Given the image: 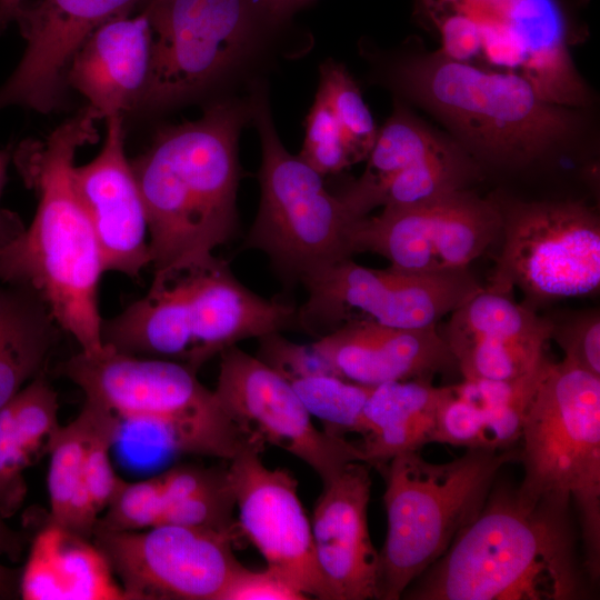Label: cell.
Wrapping results in <instances>:
<instances>
[{"instance_id":"1","label":"cell","mask_w":600,"mask_h":600,"mask_svg":"<svg viewBox=\"0 0 600 600\" xmlns=\"http://www.w3.org/2000/svg\"><path fill=\"white\" fill-rule=\"evenodd\" d=\"M98 120L86 106L44 139L13 147L11 160L38 203L30 226L0 250V282L34 293L86 354L103 349L98 290L104 271L72 170L77 150L98 140Z\"/></svg>"},{"instance_id":"2","label":"cell","mask_w":600,"mask_h":600,"mask_svg":"<svg viewBox=\"0 0 600 600\" xmlns=\"http://www.w3.org/2000/svg\"><path fill=\"white\" fill-rule=\"evenodd\" d=\"M571 500L526 499L491 489L477 518L414 579L410 600H580L587 573L578 560Z\"/></svg>"},{"instance_id":"3","label":"cell","mask_w":600,"mask_h":600,"mask_svg":"<svg viewBox=\"0 0 600 600\" xmlns=\"http://www.w3.org/2000/svg\"><path fill=\"white\" fill-rule=\"evenodd\" d=\"M250 108L210 104L193 121L159 129L130 161L142 197L153 274L203 262L239 230L238 140Z\"/></svg>"},{"instance_id":"4","label":"cell","mask_w":600,"mask_h":600,"mask_svg":"<svg viewBox=\"0 0 600 600\" xmlns=\"http://www.w3.org/2000/svg\"><path fill=\"white\" fill-rule=\"evenodd\" d=\"M392 81L447 126L468 153L494 164H530L566 144L578 129L571 108L547 101L526 79L439 51L398 62Z\"/></svg>"},{"instance_id":"5","label":"cell","mask_w":600,"mask_h":600,"mask_svg":"<svg viewBox=\"0 0 600 600\" xmlns=\"http://www.w3.org/2000/svg\"><path fill=\"white\" fill-rule=\"evenodd\" d=\"M518 461L519 448L513 447L467 449L443 463L409 451L383 464L388 526L379 552L378 599H400L477 518L499 471Z\"/></svg>"},{"instance_id":"6","label":"cell","mask_w":600,"mask_h":600,"mask_svg":"<svg viewBox=\"0 0 600 600\" xmlns=\"http://www.w3.org/2000/svg\"><path fill=\"white\" fill-rule=\"evenodd\" d=\"M443 56L529 81L547 101L587 106L589 91L573 63L577 40L563 0H416Z\"/></svg>"},{"instance_id":"7","label":"cell","mask_w":600,"mask_h":600,"mask_svg":"<svg viewBox=\"0 0 600 600\" xmlns=\"http://www.w3.org/2000/svg\"><path fill=\"white\" fill-rule=\"evenodd\" d=\"M61 371L87 401L111 411L121 422L146 426L154 441L171 451L230 461L257 447L186 363L103 346L97 354L72 356Z\"/></svg>"},{"instance_id":"8","label":"cell","mask_w":600,"mask_h":600,"mask_svg":"<svg viewBox=\"0 0 600 600\" xmlns=\"http://www.w3.org/2000/svg\"><path fill=\"white\" fill-rule=\"evenodd\" d=\"M520 496L568 498L578 511L591 582L600 577V377L547 361L521 431Z\"/></svg>"},{"instance_id":"9","label":"cell","mask_w":600,"mask_h":600,"mask_svg":"<svg viewBox=\"0 0 600 600\" xmlns=\"http://www.w3.org/2000/svg\"><path fill=\"white\" fill-rule=\"evenodd\" d=\"M248 104L261 141V193L242 248L266 253L291 287L310 271L353 256L349 229L356 219L326 189L322 176L283 147L263 86H253Z\"/></svg>"},{"instance_id":"10","label":"cell","mask_w":600,"mask_h":600,"mask_svg":"<svg viewBox=\"0 0 600 600\" xmlns=\"http://www.w3.org/2000/svg\"><path fill=\"white\" fill-rule=\"evenodd\" d=\"M499 203L501 250L489 290L511 294L538 307L583 297L600 287V222L578 201Z\"/></svg>"},{"instance_id":"11","label":"cell","mask_w":600,"mask_h":600,"mask_svg":"<svg viewBox=\"0 0 600 600\" xmlns=\"http://www.w3.org/2000/svg\"><path fill=\"white\" fill-rule=\"evenodd\" d=\"M307 300L297 308V327L317 338L354 321L387 327H434L483 287L468 268L409 272L372 269L351 258L302 277Z\"/></svg>"},{"instance_id":"12","label":"cell","mask_w":600,"mask_h":600,"mask_svg":"<svg viewBox=\"0 0 600 600\" xmlns=\"http://www.w3.org/2000/svg\"><path fill=\"white\" fill-rule=\"evenodd\" d=\"M141 11L152 30L150 74L140 106L188 99L229 73L268 28L257 0H158Z\"/></svg>"},{"instance_id":"13","label":"cell","mask_w":600,"mask_h":600,"mask_svg":"<svg viewBox=\"0 0 600 600\" xmlns=\"http://www.w3.org/2000/svg\"><path fill=\"white\" fill-rule=\"evenodd\" d=\"M498 201L458 190L429 201L386 206L349 229L352 254L372 252L409 272L468 268L501 236Z\"/></svg>"},{"instance_id":"14","label":"cell","mask_w":600,"mask_h":600,"mask_svg":"<svg viewBox=\"0 0 600 600\" xmlns=\"http://www.w3.org/2000/svg\"><path fill=\"white\" fill-rule=\"evenodd\" d=\"M234 533L159 524L133 531L96 530L129 600H219L240 566Z\"/></svg>"},{"instance_id":"15","label":"cell","mask_w":600,"mask_h":600,"mask_svg":"<svg viewBox=\"0 0 600 600\" xmlns=\"http://www.w3.org/2000/svg\"><path fill=\"white\" fill-rule=\"evenodd\" d=\"M220 357L214 396L250 438L302 460L322 483L348 463L364 462L360 444L319 430L291 384L256 356L231 346Z\"/></svg>"},{"instance_id":"16","label":"cell","mask_w":600,"mask_h":600,"mask_svg":"<svg viewBox=\"0 0 600 600\" xmlns=\"http://www.w3.org/2000/svg\"><path fill=\"white\" fill-rule=\"evenodd\" d=\"M250 448L230 460L227 478L239 510V527L267 561L308 598L332 600L318 567L311 522L298 496L297 479L261 461Z\"/></svg>"},{"instance_id":"17","label":"cell","mask_w":600,"mask_h":600,"mask_svg":"<svg viewBox=\"0 0 600 600\" xmlns=\"http://www.w3.org/2000/svg\"><path fill=\"white\" fill-rule=\"evenodd\" d=\"M147 0H33L14 20L26 41L13 72L0 87V110L19 106L40 113L61 102L69 63L104 22L129 16Z\"/></svg>"},{"instance_id":"18","label":"cell","mask_w":600,"mask_h":600,"mask_svg":"<svg viewBox=\"0 0 600 600\" xmlns=\"http://www.w3.org/2000/svg\"><path fill=\"white\" fill-rule=\"evenodd\" d=\"M550 330L546 316L482 288L451 312L441 336L463 379L511 380L546 358Z\"/></svg>"},{"instance_id":"19","label":"cell","mask_w":600,"mask_h":600,"mask_svg":"<svg viewBox=\"0 0 600 600\" xmlns=\"http://www.w3.org/2000/svg\"><path fill=\"white\" fill-rule=\"evenodd\" d=\"M99 153L76 166L72 179L99 247L103 271L138 277L151 264L147 214L123 146L122 117L106 119Z\"/></svg>"},{"instance_id":"20","label":"cell","mask_w":600,"mask_h":600,"mask_svg":"<svg viewBox=\"0 0 600 600\" xmlns=\"http://www.w3.org/2000/svg\"><path fill=\"white\" fill-rule=\"evenodd\" d=\"M370 466L348 463L323 483L311 530L314 554L332 600L378 599L379 551L368 528Z\"/></svg>"},{"instance_id":"21","label":"cell","mask_w":600,"mask_h":600,"mask_svg":"<svg viewBox=\"0 0 600 600\" xmlns=\"http://www.w3.org/2000/svg\"><path fill=\"white\" fill-rule=\"evenodd\" d=\"M311 346L338 376L369 387L431 380L437 373L458 368L436 326L403 329L354 321L318 338Z\"/></svg>"},{"instance_id":"22","label":"cell","mask_w":600,"mask_h":600,"mask_svg":"<svg viewBox=\"0 0 600 600\" xmlns=\"http://www.w3.org/2000/svg\"><path fill=\"white\" fill-rule=\"evenodd\" d=\"M151 54L148 14L117 17L97 28L79 48L66 82L86 98L100 119L122 117L141 103Z\"/></svg>"},{"instance_id":"23","label":"cell","mask_w":600,"mask_h":600,"mask_svg":"<svg viewBox=\"0 0 600 600\" xmlns=\"http://www.w3.org/2000/svg\"><path fill=\"white\" fill-rule=\"evenodd\" d=\"M24 600H129L92 538L47 519L19 577Z\"/></svg>"},{"instance_id":"24","label":"cell","mask_w":600,"mask_h":600,"mask_svg":"<svg viewBox=\"0 0 600 600\" xmlns=\"http://www.w3.org/2000/svg\"><path fill=\"white\" fill-rule=\"evenodd\" d=\"M446 387L430 380L391 381L372 387L363 409L364 462L380 469L393 457L433 442Z\"/></svg>"},{"instance_id":"25","label":"cell","mask_w":600,"mask_h":600,"mask_svg":"<svg viewBox=\"0 0 600 600\" xmlns=\"http://www.w3.org/2000/svg\"><path fill=\"white\" fill-rule=\"evenodd\" d=\"M58 394L42 376L28 382L0 410V514L7 519L27 496L24 471L41 454L60 427Z\"/></svg>"},{"instance_id":"26","label":"cell","mask_w":600,"mask_h":600,"mask_svg":"<svg viewBox=\"0 0 600 600\" xmlns=\"http://www.w3.org/2000/svg\"><path fill=\"white\" fill-rule=\"evenodd\" d=\"M58 329L34 293L0 282V410L40 374Z\"/></svg>"},{"instance_id":"27","label":"cell","mask_w":600,"mask_h":600,"mask_svg":"<svg viewBox=\"0 0 600 600\" xmlns=\"http://www.w3.org/2000/svg\"><path fill=\"white\" fill-rule=\"evenodd\" d=\"M439 137L401 103L378 130L362 176L338 194L354 218L367 216L369 197L392 177L444 147Z\"/></svg>"},{"instance_id":"28","label":"cell","mask_w":600,"mask_h":600,"mask_svg":"<svg viewBox=\"0 0 600 600\" xmlns=\"http://www.w3.org/2000/svg\"><path fill=\"white\" fill-rule=\"evenodd\" d=\"M88 419L83 410L67 426H60L52 436L47 487L49 494L48 520L78 534L92 538L99 513L94 509L86 486L84 461Z\"/></svg>"},{"instance_id":"29","label":"cell","mask_w":600,"mask_h":600,"mask_svg":"<svg viewBox=\"0 0 600 600\" xmlns=\"http://www.w3.org/2000/svg\"><path fill=\"white\" fill-rule=\"evenodd\" d=\"M548 359L511 380L463 379L453 391L471 403L482 423L481 448L504 450L520 441L524 414Z\"/></svg>"},{"instance_id":"30","label":"cell","mask_w":600,"mask_h":600,"mask_svg":"<svg viewBox=\"0 0 600 600\" xmlns=\"http://www.w3.org/2000/svg\"><path fill=\"white\" fill-rule=\"evenodd\" d=\"M477 172L473 157L462 147L448 142L378 188L367 200L366 212L380 206L420 203L466 189Z\"/></svg>"},{"instance_id":"31","label":"cell","mask_w":600,"mask_h":600,"mask_svg":"<svg viewBox=\"0 0 600 600\" xmlns=\"http://www.w3.org/2000/svg\"><path fill=\"white\" fill-rule=\"evenodd\" d=\"M310 416L323 431L343 437L348 432L363 436V409L372 387L337 374H313L288 381Z\"/></svg>"},{"instance_id":"32","label":"cell","mask_w":600,"mask_h":600,"mask_svg":"<svg viewBox=\"0 0 600 600\" xmlns=\"http://www.w3.org/2000/svg\"><path fill=\"white\" fill-rule=\"evenodd\" d=\"M317 94L332 111L353 162L366 160L378 129L351 74L342 64L326 61L320 66Z\"/></svg>"},{"instance_id":"33","label":"cell","mask_w":600,"mask_h":600,"mask_svg":"<svg viewBox=\"0 0 600 600\" xmlns=\"http://www.w3.org/2000/svg\"><path fill=\"white\" fill-rule=\"evenodd\" d=\"M82 410L88 419L86 486L90 500L100 516L121 481L113 470L110 450L121 434L122 422L111 411L87 400Z\"/></svg>"},{"instance_id":"34","label":"cell","mask_w":600,"mask_h":600,"mask_svg":"<svg viewBox=\"0 0 600 600\" xmlns=\"http://www.w3.org/2000/svg\"><path fill=\"white\" fill-rule=\"evenodd\" d=\"M233 507L234 496L227 478V469L220 470L203 488L170 504L163 511L159 524L236 533L231 518Z\"/></svg>"},{"instance_id":"35","label":"cell","mask_w":600,"mask_h":600,"mask_svg":"<svg viewBox=\"0 0 600 600\" xmlns=\"http://www.w3.org/2000/svg\"><path fill=\"white\" fill-rule=\"evenodd\" d=\"M162 511L163 496L158 476L133 482L121 479L94 531L148 529L159 524Z\"/></svg>"},{"instance_id":"36","label":"cell","mask_w":600,"mask_h":600,"mask_svg":"<svg viewBox=\"0 0 600 600\" xmlns=\"http://www.w3.org/2000/svg\"><path fill=\"white\" fill-rule=\"evenodd\" d=\"M546 317L550 322V339L562 349L563 360L600 377L599 310L556 311Z\"/></svg>"},{"instance_id":"37","label":"cell","mask_w":600,"mask_h":600,"mask_svg":"<svg viewBox=\"0 0 600 600\" xmlns=\"http://www.w3.org/2000/svg\"><path fill=\"white\" fill-rule=\"evenodd\" d=\"M306 123L304 142L299 154L303 162L322 177L354 164L332 111L319 94H316Z\"/></svg>"},{"instance_id":"38","label":"cell","mask_w":600,"mask_h":600,"mask_svg":"<svg viewBox=\"0 0 600 600\" xmlns=\"http://www.w3.org/2000/svg\"><path fill=\"white\" fill-rule=\"evenodd\" d=\"M258 340L256 357L287 381L313 374H337L311 344L294 343L280 331L266 333Z\"/></svg>"},{"instance_id":"39","label":"cell","mask_w":600,"mask_h":600,"mask_svg":"<svg viewBox=\"0 0 600 600\" xmlns=\"http://www.w3.org/2000/svg\"><path fill=\"white\" fill-rule=\"evenodd\" d=\"M482 423L478 410L447 386L439 407L433 442L467 449L481 448Z\"/></svg>"},{"instance_id":"40","label":"cell","mask_w":600,"mask_h":600,"mask_svg":"<svg viewBox=\"0 0 600 600\" xmlns=\"http://www.w3.org/2000/svg\"><path fill=\"white\" fill-rule=\"evenodd\" d=\"M308 597L279 572L267 567L252 571L241 564L230 577L219 600H306Z\"/></svg>"},{"instance_id":"41","label":"cell","mask_w":600,"mask_h":600,"mask_svg":"<svg viewBox=\"0 0 600 600\" xmlns=\"http://www.w3.org/2000/svg\"><path fill=\"white\" fill-rule=\"evenodd\" d=\"M23 550L22 537L11 530L0 514V557L17 559ZM14 590L19 591V578L0 562V599L10 598Z\"/></svg>"},{"instance_id":"42","label":"cell","mask_w":600,"mask_h":600,"mask_svg":"<svg viewBox=\"0 0 600 600\" xmlns=\"http://www.w3.org/2000/svg\"><path fill=\"white\" fill-rule=\"evenodd\" d=\"M13 146L0 148V199L7 179L8 166L12 159ZM21 218L13 211L0 206V250L14 240L24 230Z\"/></svg>"},{"instance_id":"43","label":"cell","mask_w":600,"mask_h":600,"mask_svg":"<svg viewBox=\"0 0 600 600\" xmlns=\"http://www.w3.org/2000/svg\"><path fill=\"white\" fill-rule=\"evenodd\" d=\"M312 0H257L268 28L281 26Z\"/></svg>"},{"instance_id":"44","label":"cell","mask_w":600,"mask_h":600,"mask_svg":"<svg viewBox=\"0 0 600 600\" xmlns=\"http://www.w3.org/2000/svg\"><path fill=\"white\" fill-rule=\"evenodd\" d=\"M26 0H0V33L14 20L19 7Z\"/></svg>"},{"instance_id":"45","label":"cell","mask_w":600,"mask_h":600,"mask_svg":"<svg viewBox=\"0 0 600 600\" xmlns=\"http://www.w3.org/2000/svg\"><path fill=\"white\" fill-rule=\"evenodd\" d=\"M156 1H158V0H147L146 3L143 4V7L147 6V4L153 3V2H156ZM143 7H142V8H143ZM142 8H141V9H142Z\"/></svg>"}]
</instances>
